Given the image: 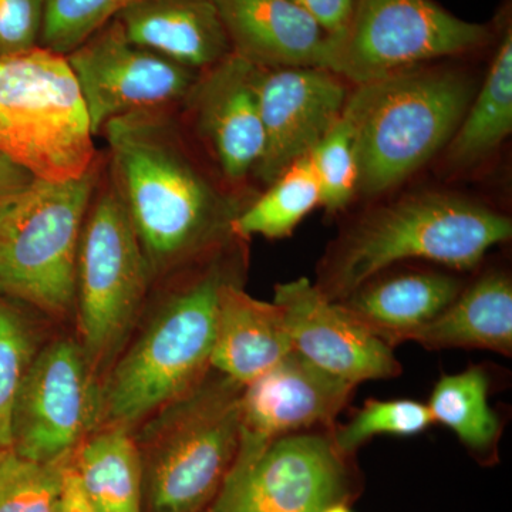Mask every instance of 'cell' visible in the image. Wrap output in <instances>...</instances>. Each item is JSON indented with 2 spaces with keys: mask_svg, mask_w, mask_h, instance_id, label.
<instances>
[{
  "mask_svg": "<svg viewBox=\"0 0 512 512\" xmlns=\"http://www.w3.org/2000/svg\"><path fill=\"white\" fill-rule=\"evenodd\" d=\"M308 157L318 181L320 205L329 214L345 210L357 194L353 126L345 113Z\"/></svg>",
  "mask_w": 512,
  "mask_h": 512,
  "instance_id": "cell-28",
  "label": "cell"
},
{
  "mask_svg": "<svg viewBox=\"0 0 512 512\" xmlns=\"http://www.w3.org/2000/svg\"><path fill=\"white\" fill-rule=\"evenodd\" d=\"M131 0H47L39 46L69 55Z\"/></svg>",
  "mask_w": 512,
  "mask_h": 512,
  "instance_id": "cell-30",
  "label": "cell"
},
{
  "mask_svg": "<svg viewBox=\"0 0 512 512\" xmlns=\"http://www.w3.org/2000/svg\"><path fill=\"white\" fill-rule=\"evenodd\" d=\"M47 0H0V60L39 46Z\"/></svg>",
  "mask_w": 512,
  "mask_h": 512,
  "instance_id": "cell-31",
  "label": "cell"
},
{
  "mask_svg": "<svg viewBox=\"0 0 512 512\" xmlns=\"http://www.w3.org/2000/svg\"><path fill=\"white\" fill-rule=\"evenodd\" d=\"M464 286L457 276L434 271L376 275L339 303L394 348L436 319Z\"/></svg>",
  "mask_w": 512,
  "mask_h": 512,
  "instance_id": "cell-20",
  "label": "cell"
},
{
  "mask_svg": "<svg viewBox=\"0 0 512 512\" xmlns=\"http://www.w3.org/2000/svg\"><path fill=\"white\" fill-rule=\"evenodd\" d=\"M100 164L74 180H33L0 217V296L62 318L76 308L77 256Z\"/></svg>",
  "mask_w": 512,
  "mask_h": 512,
  "instance_id": "cell-7",
  "label": "cell"
},
{
  "mask_svg": "<svg viewBox=\"0 0 512 512\" xmlns=\"http://www.w3.org/2000/svg\"><path fill=\"white\" fill-rule=\"evenodd\" d=\"M35 356L28 325L0 296V450L12 448L13 410Z\"/></svg>",
  "mask_w": 512,
  "mask_h": 512,
  "instance_id": "cell-29",
  "label": "cell"
},
{
  "mask_svg": "<svg viewBox=\"0 0 512 512\" xmlns=\"http://www.w3.org/2000/svg\"><path fill=\"white\" fill-rule=\"evenodd\" d=\"M292 350L284 312L276 303L252 298L237 278L222 285L211 369L245 387Z\"/></svg>",
  "mask_w": 512,
  "mask_h": 512,
  "instance_id": "cell-19",
  "label": "cell"
},
{
  "mask_svg": "<svg viewBox=\"0 0 512 512\" xmlns=\"http://www.w3.org/2000/svg\"><path fill=\"white\" fill-rule=\"evenodd\" d=\"M114 19L137 46L197 72L232 53L214 0H131Z\"/></svg>",
  "mask_w": 512,
  "mask_h": 512,
  "instance_id": "cell-18",
  "label": "cell"
},
{
  "mask_svg": "<svg viewBox=\"0 0 512 512\" xmlns=\"http://www.w3.org/2000/svg\"><path fill=\"white\" fill-rule=\"evenodd\" d=\"M57 512H101L84 493L82 484L69 460L64 463L62 491Z\"/></svg>",
  "mask_w": 512,
  "mask_h": 512,
  "instance_id": "cell-34",
  "label": "cell"
},
{
  "mask_svg": "<svg viewBox=\"0 0 512 512\" xmlns=\"http://www.w3.org/2000/svg\"><path fill=\"white\" fill-rule=\"evenodd\" d=\"M355 387L292 350L242 390L238 453L229 474L289 434L332 430Z\"/></svg>",
  "mask_w": 512,
  "mask_h": 512,
  "instance_id": "cell-13",
  "label": "cell"
},
{
  "mask_svg": "<svg viewBox=\"0 0 512 512\" xmlns=\"http://www.w3.org/2000/svg\"><path fill=\"white\" fill-rule=\"evenodd\" d=\"M495 52L481 89L446 146L451 168L473 167L493 154L512 133V23L510 5L494 26Z\"/></svg>",
  "mask_w": 512,
  "mask_h": 512,
  "instance_id": "cell-22",
  "label": "cell"
},
{
  "mask_svg": "<svg viewBox=\"0 0 512 512\" xmlns=\"http://www.w3.org/2000/svg\"><path fill=\"white\" fill-rule=\"evenodd\" d=\"M258 67L234 53L204 70L180 104L181 119L231 190L241 191L264 153Z\"/></svg>",
  "mask_w": 512,
  "mask_h": 512,
  "instance_id": "cell-14",
  "label": "cell"
},
{
  "mask_svg": "<svg viewBox=\"0 0 512 512\" xmlns=\"http://www.w3.org/2000/svg\"><path fill=\"white\" fill-rule=\"evenodd\" d=\"M231 245V244H229ZM225 247L195 265L120 357L103 389V420L130 429L191 392L211 372L222 285L234 279Z\"/></svg>",
  "mask_w": 512,
  "mask_h": 512,
  "instance_id": "cell-4",
  "label": "cell"
},
{
  "mask_svg": "<svg viewBox=\"0 0 512 512\" xmlns=\"http://www.w3.org/2000/svg\"><path fill=\"white\" fill-rule=\"evenodd\" d=\"M433 423L427 404L416 400H367L348 424L333 427L332 439L340 453L352 457L373 437L417 436Z\"/></svg>",
  "mask_w": 512,
  "mask_h": 512,
  "instance_id": "cell-27",
  "label": "cell"
},
{
  "mask_svg": "<svg viewBox=\"0 0 512 512\" xmlns=\"http://www.w3.org/2000/svg\"><path fill=\"white\" fill-rule=\"evenodd\" d=\"M66 59L94 137L117 117L180 106L201 73L137 46L116 19L87 37Z\"/></svg>",
  "mask_w": 512,
  "mask_h": 512,
  "instance_id": "cell-12",
  "label": "cell"
},
{
  "mask_svg": "<svg viewBox=\"0 0 512 512\" xmlns=\"http://www.w3.org/2000/svg\"><path fill=\"white\" fill-rule=\"evenodd\" d=\"M511 235V218L503 212L460 195L414 192L349 225L320 262L315 285L329 301L339 302L409 259L470 271Z\"/></svg>",
  "mask_w": 512,
  "mask_h": 512,
  "instance_id": "cell-2",
  "label": "cell"
},
{
  "mask_svg": "<svg viewBox=\"0 0 512 512\" xmlns=\"http://www.w3.org/2000/svg\"><path fill=\"white\" fill-rule=\"evenodd\" d=\"M332 430L274 441L244 470L228 474L210 512H320L348 503L357 490L355 471Z\"/></svg>",
  "mask_w": 512,
  "mask_h": 512,
  "instance_id": "cell-11",
  "label": "cell"
},
{
  "mask_svg": "<svg viewBox=\"0 0 512 512\" xmlns=\"http://www.w3.org/2000/svg\"><path fill=\"white\" fill-rule=\"evenodd\" d=\"M494 42V26L457 18L434 0H357L348 28L329 42L325 69L360 86Z\"/></svg>",
  "mask_w": 512,
  "mask_h": 512,
  "instance_id": "cell-9",
  "label": "cell"
},
{
  "mask_svg": "<svg viewBox=\"0 0 512 512\" xmlns=\"http://www.w3.org/2000/svg\"><path fill=\"white\" fill-rule=\"evenodd\" d=\"M0 153L36 180H74L99 163L66 56L37 46L0 60Z\"/></svg>",
  "mask_w": 512,
  "mask_h": 512,
  "instance_id": "cell-6",
  "label": "cell"
},
{
  "mask_svg": "<svg viewBox=\"0 0 512 512\" xmlns=\"http://www.w3.org/2000/svg\"><path fill=\"white\" fill-rule=\"evenodd\" d=\"M407 342L430 350L484 349L511 356L512 282L490 271L464 286L436 319L416 330Z\"/></svg>",
  "mask_w": 512,
  "mask_h": 512,
  "instance_id": "cell-21",
  "label": "cell"
},
{
  "mask_svg": "<svg viewBox=\"0 0 512 512\" xmlns=\"http://www.w3.org/2000/svg\"><path fill=\"white\" fill-rule=\"evenodd\" d=\"M274 303L284 312L292 349L320 369L355 386L402 373L392 346L342 303L329 301L308 278L276 285Z\"/></svg>",
  "mask_w": 512,
  "mask_h": 512,
  "instance_id": "cell-16",
  "label": "cell"
},
{
  "mask_svg": "<svg viewBox=\"0 0 512 512\" xmlns=\"http://www.w3.org/2000/svg\"><path fill=\"white\" fill-rule=\"evenodd\" d=\"M320 512H353L350 510V507L348 503H338L329 505V507H326L325 510H322Z\"/></svg>",
  "mask_w": 512,
  "mask_h": 512,
  "instance_id": "cell-35",
  "label": "cell"
},
{
  "mask_svg": "<svg viewBox=\"0 0 512 512\" xmlns=\"http://www.w3.org/2000/svg\"><path fill=\"white\" fill-rule=\"evenodd\" d=\"M232 53L262 69L325 67L329 39L291 0H214Z\"/></svg>",
  "mask_w": 512,
  "mask_h": 512,
  "instance_id": "cell-17",
  "label": "cell"
},
{
  "mask_svg": "<svg viewBox=\"0 0 512 512\" xmlns=\"http://www.w3.org/2000/svg\"><path fill=\"white\" fill-rule=\"evenodd\" d=\"M322 28L329 42L338 39L348 28L357 0H291Z\"/></svg>",
  "mask_w": 512,
  "mask_h": 512,
  "instance_id": "cell-32",
  "label": "cell"
},
{
  "mask_svg": "<svg viewBox=\"0 0 512 512\" xmlns=\"http://www.w3.org/2000/svg\"><path fill=\"white\" fill-rule=\"evenodd\" d=\"M35 180L29 171L0 153V217Z\"/></svg>",
  "mask_w": 512,
  "mask_h": 512,
  "instance_id": "cell-33",
  "label": "cell"
},
{
  "mask_svg": "<svg viewBox=\"0 0 512 512\" xmlns=\"http://www.w3.org/2000/svg\"><path fill=\"white\" fill-rule=\"evenodd\" d=\"M487 373L470 366L457 375L441 377L431 392L429 407L434 423L453 430L458 440L478 458L497 457L501 426L488 404Z\"/></svg>",
  "mask_w": 512,
  "mask_h": 512,
  "instance_id": "cell-24",
  "label": "cell"
},
{
  "mask_svg": "<svg viewBox=\"0 0 512 512\" xmlns=\"http://www.w3.org/2000/svg\"><path fill=\"white\" fill-rule=\"evenodd\" d=\"M103 420V390L80 343L59 339L36 353L12 417V450L62 463Z\"/></svg>",
  "mask_w": 512,
  "mask_h": 512,
  "instance_id": "cell-10",
  "label": "cell"
},
{
  "mask_svg": "<svg viewBox=\"0 0 512 512\" xmlns=\"http://www.w3.org/2000/svg\"><path fill=\"white\" fill-rule=\"evenodd\" d=\"M244 387L215 372L148 421L137 446L147 451L153 512H200L220 494L234 466Z\"/></svg>",
  "mask_w": 512,
  "mask_h": 512,
  "instance_id": "cell-5",
  "label": "cell"
},
{
  "mask_svg": "<svg viewBox=\"0 0 512 512\" xmlns=\"http://www.w3.org/2000/svg\"><path fill=\"white\" fill-rule=\"evenodd\" d=\"M66 461L37 463L0 450V512H57Z\"/></svg>",
  "mask_w": 512,
  "mask_h": 512,
  "instance_id": "cell-26",
  "label": "cell"
},
{
  "mask_svg": "<svg viewBox=\"0 0 512 512\" xmlns=\"http://www.w3.org/2000/svg\"><path fill=\"white\" fill-rule=\"evenodd\" d=\"M70 464L101 512H143V458L127 427L107 424L77 447Z\"/></svg>",
  "mask_w": 512,
  "mask_h": 512,
  "instance_id": "cell-23",
  "label": "cell"
},
{
  "mask_svg": "<svg viewBox=\"0 0 512 512\" xmlns=\"http://www.w3.org/2000/svg\"><path fill=\"white\" fill-rule=\"evenodd\" d=\"M458 67L421 64L350 90L343 113L353 126L357 192L379 197L447 146L473 100Z\"/></svg>",
  "mask_w": 512,
  "mask_h": 512,
  "instance_id": "cell-3",
  "label": "cell"
},
{
  "mask_svg": "<svg viewBox=\"0 0 512 512\" xmlns=\"http://www.w3.org/2000/svg\"><path fill=\"white\" fill-rule=\"evenodd\" d=\"M264 153L254 177L266 185L303 157L342 116L349 83L325 67H258Z\"/></svg>",
  "mask_w": 512,
  "mask_h": 512,
  "instance_id": "cell-15",
  "label": "cell"
},
{
  "mask_svg": "<svg viewBox=\"0 0 512 512\" xmlns=\"http://www.w3.org/2000/svg\"><path fill=\"white\" fill-rule=\"evenodd\" d=\"M178 107L126 114L101 131L109 144V180L153 278L228 247L238 239L232 222L247 205L202 160Z\"/></svg>",
  "mask_w": 512,
  "mask_h": 512,
  "instance_id": "cell-1",
  "label": "cell"
},
{
  "mask_svg": "<svg viewBox=\"0 0 512 512\" xmlns=\"http://www.w3.org/2000/svg\"><path fill=\"white\" fill-rule=\"evenodd\" d=\"M268 187L235 217L231 227L235 238L289 237L299 222L320 205L318 181L309 157L293 163Z\"/></svg>",
  "mask_w": 512,
  "mask_h": 512,
  "instance_id": "cell-25",
  "label": "cell"
},
{
  "mask_svg": "<svg viewBox=\"0 0 512 512\" xmlns=\"http://www.w3.org/2000/svg\"><path fill=\"white\" fill-rule=\"evenodd\" d=\"M151 279L136 229L109 180L87 211L77 256L80 346L93 369L123 346Z\"/></svg>",
  "mask_w": 512,
  "mask_h": 512,
  "instance_id": "cell-8",
  "label": "cell"
}]
</instances>
